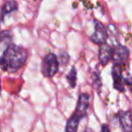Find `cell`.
<instances>
[{
	"label": "cell",
	"mask_w": 132,
	"mask_h": 132,
	"mask_svg": "<svg viewBox=\"0 0 132 132\" xmlns=\"http://www.w3.org/2000/svg\"><path fill=\"white\" fill-rule=\"evenodd\" d=\"M66 78H67V80H68L70 87H71V88H74L75 85H76V68H75V67H72V68L70 69V71H69V73L67 74Z\"/></svg>",
	"instance_id": "obj_11"
},
{
	"label": "cell",
	"mask_w": 132,
	"mask_h": 132,
	"mask_svg": "<svg viewBox=\"0 0 132 132\" xmlns=\"http://www.w3.org/2000/svg\"><path fill=\"white\" fill-rule=\"evenodd\" d=\"M27 60V51L16 44H9L0 57V66L3 70L14 72L20 69Z\"/></svg>",
	"instance_id": "obj_1"
},
{
	"label": "cell",
	"mask_w": 132,
	"mask_h": 132,
	"mask_svg": "<svg viewBox=\"0 0 132 132\" xmlns=\"http://www.w3.org/2000/svg\"><path fill=\"white\" fill-rule=\"evenodd\" d=\"M113 56V48L107 44L106 42L103 44H100L99 46V52H98V58H99V62L101 65H106Z\"/></svg>",
	"instance_id": "obj_7"
},
{
	"label": "cell",
	"mask_w": 132,
	"mask_h": 132,
	"mask_svg": "<svg viewBox=\"0 0 132 132\" xmlns=\"http://www.w3.org/2000/svg\"><path fill=\"white\" fill-rule=\"evenodd\" d=\"M59 69V60L55 54H47L41 62V72L46 77L54 76Z\"/></svg>",
	"instance_id": "obj_2"
},
{
	"label": "cell",
	"mask_w": 132,
	"mask_h": 132,
	"mask_svg": "<svg viewBox=\"0 0 132 132\" xmlns=\"http://www.w3.org/2000/svg\"><path fill=\"white\" fill-rule=\"evenodd\" d=\"M84 132H93V130L92 129H90V128H87V129H85V131Z\"/></svg>",
	"instance_id": "obj_17"
},
{
	"label": "cell",
	"mask_w": 132,
	"mask_h": 132,
	"mask_svg": "<svg viewBox=\"0 0 132 132\" xmlns=\"http://www.w3.org/2000/svg\"><path fill=\"white\" fill-rule=\"evenodd\" d=\"M16 10H18V3H16V1H14V0H8L4 4V6L2 8V11H1V21H3V19L5 18V15L10 14V13H13Z\"/></svg>",
	"instance_id": "obj_9"
},
{
	"label": "cell",
	"mask_w": 132,
	"mask_h": 132,
	"mask_svg": "<svg viewBox=\"0 0 132 132\" xmlns=\"http://www.w3.org/2000/svg\"><path fill=\"white\" fill-rule=\"evenodd\" d=\"M124 132H132V110H122L118 114Z\"/></svg>",
	"instance_id": "obj_8"
},
{
	"label": "cell",
	"mask_w": 132,
	"mask_h": 132,
	"mask_svg": "<svg viewBox=\"0 0 132 132\" xmlns=\"http://www.w3.org/2000/svg\"><path fill=\"white\" fill-rule=\"evenodd\" d=\"M125 84L128 86L129 90H130V91H131V93H132V76L126 77V78H125Z\"/></svg>",
	"instance_id": "obj_15"
},
{
	"label": "cell",
	"mask_w": 132,
	"mask_h": 132,
	"mask_svg": "<svg viewBox=\"0 0 132 132\" xmlns=\"http://www.w3.org/2000/svg\"><path fill=\"white\" fill-rule=\"evenodd\" d=\"M128 57H129V50L125 45L118 44L113 48V56H112L113 64L122 66L127 62Z\"/></svg>",
	"instance_id": "obj_5"
},
{
	"label": "cell",
	"mask_w": 132,
	"mask_h": 132,
	"mask_svg": "<svg viewBox=\"0 0 132 132\" xmlns=\"http://www.w3.org/2000/svg\"><path fill=\"white\" fill-rule=\"evenodd\" d=\"M58 60H59V62L62 63V65H67L68 61H69V56H68L67 53L62 52V53H60V55L58 57Z\"/></svg>",
	"instance_id": "obj_13"
},
{
	"label": "cell",
	"mask_w": 132,
	"mask_h": 132,
	"mask_svg": "<svg viewBox=\"0 0 132 132\" xmlns=\"http://www.w3.org/2000/svg\"><path fill=\"white\" fill-rule=\"evenodd\" d=\"M94 85L96 86L97 90L99 91V90H100L101 82H100V76L98 75V73H94Z\"/></svg>",
	"instance_id": "obj_14"
},
{
	"label": "cell",
	"mask_w": 132,
	"mask_h": 132,
	"mask_svg": "<svg viewBox=\"0 0 132 132\" xmlns=\"http://www.w3.org/2000/svg\"><path fill=\"white\" fill-rule=\"evenodd\" d=\"M94 28H95V31H94L93 35L91 36V40L97 44L105 43L106 39H107V30H106L105 26L101 22L95 20L94 21Z\"/></svg>",
	"instance_id": "obj_3"
},
{
	"label": "cell",
	"mask_w": 132,
	"mask_h": 132,
	"mask_svg": "<svg viewBox=\"0 0 132 132\" xmlns=\"http://www.w3.org/2000/svg\"><path fill=\"white\" fill-rule=\"evenodd\" d=\"M112 80H113V88L120 92L125 91V78L122 73V66L113 64L112 70H111Z\"/></svg>",
	"instance_id": "obj_4"
},
{
	"label": "cell",
	"mask_w": 132,
	"mask_h": 132,
	"mask_svg": "<svg viewBox=\"0 0 132 132\" xmlns=\"http://www.w3.org/2000/svg\"><path fill=\"white\" fill-rule=\"evenodd\" d=\"M101 132H110V129H109V127L107 126V125H102L101 126Z\"/></svg>",
	"instance_id": "obj_16"
},
{
	"label": "cell",
	"mask_w": 132,
	"mask_h": 132,
	"mask_svg": "<svg viewBox=\"0 0 132 132\" xmlns=\"http://www.w3.org/2000/svg\"><path fill=\"white\" fill-rule=\"evenodd\" d=\"M11 36L9 34V32L7 31H3L0 33V47H2V44H5L6 47L11 44Z\"/></svg>",
	"instance_id": "obj_12"
},
{
	"label": "cell",
	"mask_w": 132,
	"mask_h": 132,
	"mask_svg": "<svg viewBox=\"0 0 132 132\" xmlns=\"http://www.w3.org/2000/svg\"><path fill=\"white\" fill-rule=\"evenodd\" d=\"M89 106H90V95L88 93H81L78 97V101L74 113H76L80 119H82L86 117Z\"/></svg>",
	"instance_id": "obj_6"
},
{
	"label": "cell",
	"mask_w": 132,
	"mask_h": 132,
	"mask_svg": "<svg viewBox=\"0 0 132 132\" xmlns=\"http://www.w3.org/2000/svg\"><path fill=\"white\" fill-rule=\"evenodd\" d=\"M80 120L81 119L76 113H73L69 118V120L67 121V124H66V127H65V132H76Z\"/></svg>",
	"instance_id": "obj_10"
}]
</instances>
